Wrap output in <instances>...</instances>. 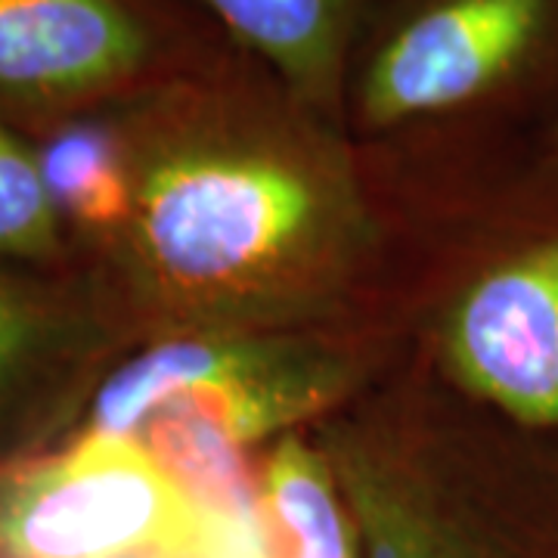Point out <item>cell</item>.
<instances>
[{
  "label": "cell",
  "instance_id": "4fadbf2b",
  "mask_svg": "<svg viewBox=\"0 0 558 558\" xmlns=\"http://www.w3.org/2000/svg\"><path fill=\"white\" fill-rule=\"evenodd\" d=\"M527 161L537 165L543 174H549V178L558 180V109L546 119V124H543L537 143H534L531 153H527Z\"/></svg>",
  "mask_w": 558,
  "mask_h": 558
},
{
  "label": "cell",
  "instance_id": "8fae6325",
  "mask_svg": "<svg viewBox=\"0 0 558 558\" xmlns=\"http://www.w3.org/2000/svg\"><path fill=\"white\" fill-rule=\"evenodd\" d=\"M40 178L81 260L116 240L131 211L128 161L116 121H72L35 149Z\"/></svg>",
  "mask_w": 558,
  "mask_h": 558
},
{
  "label": "cell",
  "instance_id": "7a4b0ae2",
  "mask_svg": "<svg viewBox=\"0 0 558 558\" xmlns=\"http://www.w3.org/2000/svg\"><path fill=\"white\" fill-rule=\"evenodd\" d=\"M360 558H558V438L453 391L416 344L311 428Z\"/></svg>",
  "mask_w": 558,
  "mask_h": 558
},
{
  "label": "cell",
  "instance_id": "8992f818",
  "mask_svg": "<svg viewBox=\"0 0 558 558\" xmlns=\"http://www.w3.org/2000/svg\"><path fill=\"white\" fill-rule=\"evenodd\" d=\"M556 94L558 0H425L379 40L354 84L369 134Z\"/></svg>",
  "mask_w": 558,
  "mask_h": 558
},
{
  "label": "cell",
  "instance_id": "3957f363",
  "mask_svg": "<svg viewBox=\"0 0 558 558\" xmlns=\"http://www.w3.org/2000/svg\"><path fill=\"white\" fill-rule=\"evenodd\" d=\"M410 341L403 319L146 341L102 376L65 440L134 438L153 416H174L258 453L360 398Z\"/></svg>",
  "mask_w": 558,
  "mask_h": 558
},
{
  "label": "cell",
  "instance_id": "ba28073f",
  "mask_svg": "<svg viewBox=\"0 0 558 558\" xmlns=\"http://www.w3.org/2000/svg\"><path fill=\"white\" fill-rule=\"evenodd\" d=\"M156 35L124 0H0V109L69 116L137 97L156 69Z\"/></svg>",
  "mask_w": 558,
  "mask_h": 558
},
{
  "label": "cell",
  "instance_id": "30bf717a",
  "mask_svg": "<svg viewBox=\"0 0 558 558\" xmlns=\"http://www.w3.org/2000/svg\"><path fill=\"white\" fill-rule=\"evenodd\" d=\"M252 558H360L351 506L311 432L260 450Z\"/></svg>",
  "mask_w": 558,
  "mask_h": 558
},
{
  "label": "cell",
  "instance_id": "5b68a950",
  "mask_svg": "<svg viewBox=\"0 0 558 558\" xmlns=\"http://www.w3.org/2000/svg\"><path fill=\"white\" fill-rule=\"evenodd\" d=\"M240 543L134 438L0 462V558H218Z\"/></svg>",
  "mask_w": 558,
  "mask_h": 558
},
{
  "label": "cell",
  "instance_id": "7c38bea8",
  "mask_svg": "<svg viewBox=\"0 0 558 558\" xmlns=\"http://www.w3.org/2000/svg\"><path fill=\"white\" fill-rule=\"evenodd\" d=\"M0 264L78 270L81 252L40 178L38 153L0 124Z\"/></svg>",
  "mask_w": 558,
  "mask_h": 558
},
{
  "label": "cell",
  "instance_id": "52a82bcc",
  "mask_svg": "<svg viewBox=\"0 0 558 558\" xmlns=\"http://www.w3.org/2000/svg\"><path fill=\"white\" fill-rule=\"evenodd\" d=\"M134 341L97 277L0 264V462L72 435Z\"/></svg>",
  "mask_w": 558,
  "mask_h": 558
},
{
  "label": "cell",
  "instance_id": "6da1fadb",
  "mask_svg": "<svg viewBox=\"0 0 558 558\" xmlns=\"http://www.w3.org/2000/svg\"><path fill=\"white\" fill-rule=\"evenodd\" d=\"M128 220L84 267L137 344L410 319L388 307L395 227L339 128L282 87L178 78L116 119Z\"/></svg>",
  "mask_w": 558,
  "mask_h": 558
},
{
  "label": "cell",
  "instance_id": "9c48e42d",
  "mask_svg": "<svg viewBox=\"0 0 558 558\" xmlns=\"http://www.w3.org/2000/svg\"><path fill=\"white\" fill-rule=\"evenodd\" d=\"M277 84L329 124H341L348 53L363 0H202Z\"/></svg>",
  "mask_w": 558,
  "mask_h": 558
},
{
  "label": "cell",
  "instance_id": "277c9868",
  "mask_svg": "<svg viewBox=\"0 0 558 558\" xmlns=\"http://www.w3.org/2000/svg\"><path fill=\"white\" fill-rule=\"evenodd\" d=\"M413 344L453 391L558 438V180L524 159L462 215Z\"/></svg>",
  "mask_w": 558,
  "mask_h": 558
}]
</instances>
